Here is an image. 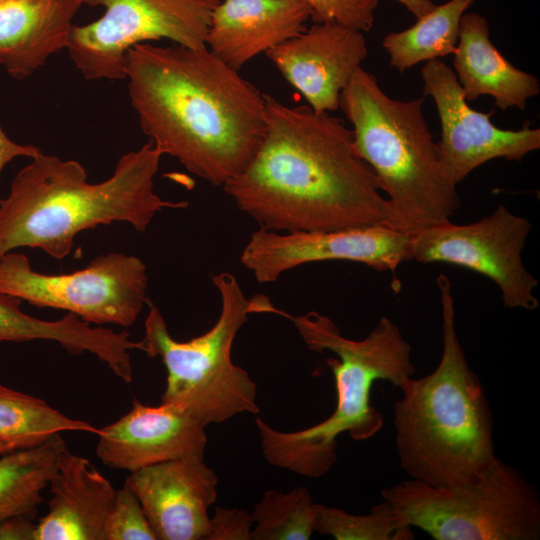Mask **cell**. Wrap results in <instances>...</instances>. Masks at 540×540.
<instances>
[{
	"mask_svg": "<svg viewBox=\"0 0 540 540\" xmlns=\"http://www.w3.org/2000/svg\"><path fill=\"white\" fill-rule=\"evenodd\" d=\"M265 133L222 187L259 228L281 232L390 226L389 204L340 118L265 94Z\"/></svg>",
	"mask_w": 540,
	"mask_h": 540,
	"instance_id": "1",
	"label": "cell"
},
{
	"mask_svg": "<svg viewBox=\"0 0 540 540\" xmlns=\"http://www.w3.org/2000/svg\"><path fill=\"white\" fill-rule=\"evenodd\" d=\"M126 79L144 134L202 180L223 186L256 154L265 94L207 47L137 44Z\"/></svg>",
	"mask_w": 540,
	"mask_h": 540,
	"instance_id": "2",
	"label": "cell"
},
{
	"mask_svg": "<svg viewBox=\"0 0 540 540\" xmlns=\"http://www.w3.org/2000/svg\"><path fill=\"white\" fill-rule=\"evenodd\" d=\"M162 156L149 140L124 154L112 175L99 183H89L75 160L43 153L32 158L0 200V258L29 247L62 259L84 230L126 222L144 232L163 209L186 208V201L165 200L154 191Z\"/></svg>",
	"mask_w": 540,
	"mask_h": 540,
	"instance_id": "3",
	"label": "cell"
},
{
	"mask_svg": "<svg viewBox=\"0 0 540 540\" xmlns=\"http://www.w3.org/2000/svg\"><path fill=\"white\" fill-rule=\"evenodd\" d=\"M256 313H273L290 320L309 350L331 351L327 359L337 393L334 412L322 422L300 431H278L256 418L262 453L273 466L318 478L337 461V438L347 433L363 441L383 426L382 414L371 404L375 381L386 380L397 388L414 376L412 349L400 328L383 316L362 340L349 339L328 316L316 311L292 315L275 307L265 295L254 300Z\"/></svg>",
	"mask_w": 540,
	"mask_h": 540,
	"instance_id": "4",
	"label": "cell"
},
{
	"mask_svg": "<svg viewBox=\"0 0 540 540\" xmlns=\"http://www.w3.org/2000/svg\"><path fill=\"white\" fill-rule=\"evenodd\" d=\"M436 281L441 359L433 372L400 388L393 411L400 467L413 480L448 486L474 480L497 456L492 411L457 334L450 280L440 274Z\"/></svg>",
	"mask_w": 540,
	"mask_h": 540,
	"instance_id": "5",
	"label": "cell"
},
{
	"mask_svg": "<svg viewBox=\"0 0 540 540\" xmlns=\"http://www.w3.org/2000/svg\"><path fill=\"white\" fill-rule=\"evenodd\" d=\"M423 103V98L390 97L361 66L339 101L357 151L386 194L390 226L407 233L450 220L460 207L457 186L441 168Z\"/></svg>",
	"mask_w": 540,
	"mask_h": 540,
	"instance_id": "6",
	"label": "cell"
},
{
	"mask_svg": "<svg viewBox=\"0 0 540 540\" xmlns=\"http://www.w3.org/2000/svg\"><path fill=\"white\" fill-rule=\"evenodd\" d=\"M212 282L221 308L208 331L189 341L175 340L149 300L142 339L144 352L160 357L167 371L162 402L185 409L205 427L240 413L259 412L256 384L231 357L235 337L250 314L249 299L232 273L215 274Z\"/></svg>",
	"mask_w": 540,
	"mask_h": 540,
	"instance_id": "7",
	"label": "cell"
},
{
	"mask_svg": "<svg viewBox=\"0 0 540 540\" xmlns=\"http://www.w3.org/2000/svg\"><path fill=\"white\" fill-rule=\"evenodd\" d=\"M435 540H538L540 497L525 476L498 457L472 481L432 486L413 479L381 491Z\"/></svg>",
	"mask_w": 540,
	"mask_h": 540,
	"instance_id": "8",
	"label": "cell"
},
{
	"mask_svg": "<svg viewBox=\"0 0 540 540\" xmlns=\"http://www.w3.org/2000/svg\"><path fill=\"white\" fill-rule=\"evenodd\" d=\"M145 263L135 255H98L83 269L43 274L22 253L0 258V292L36 307L65 310L95 325L131 326L148 304Z\"/></svg>",
	"mask_w": 540,
	"mask_h": 540,
	"instance_id": "9",
	"label": "cell"
},
{
	"mask_svg": "<svg viewBox=\"0 0 540 540\" xmlns=\"http://www.w3.org/2000/svg\"><path fill=\"white\" fill-rule=\"evenodd\" d=\"M219 0H83L102 6V17L73 24L67 47L88 80L126 78V56L135 45L168 39L188 48L206 46L211 13Z\"/></svg>",
	"mask_w": 540,
	"mask_h": 540,
	"instance_id": "10",
	"label": "cell"
},
{
	"mask_svg": "<svg viewBox=\"0 0 540 540\" xmlns=\"http://www.w3.org/2000/svg\"><path fill=\"white\" fill-rule=\"evenodd\" d=\"M530 221L499 204L488 216L468 224L450 220L410 233V260L464 267L491 279L505 307L535 310L539 282L525 267L522 251Z\"/></svg>",
	"mask_w": 540,
	"mask_h": 540,
	"instance_id": "11",
	"label": "cell"
},
{
	"mask_svg": "<svg viewBox=\"0 0 540 540\" xmlns=\"http://www.w3.org/2000/svg\"><path fill=\"white\" fill-rule=\"evenodd\" d=\"M342 260L395 272L410 261V233L387 224L332 231L281 233L259 228L240 254L259 283H272L300 265Z\"/></svg>",
	"mask_w": 540,
	"mask_h": 540,
	"instance_id": "12",
	"label": "cell"
},
{
	"mask_svg": "<svg viewBox=\"0 0 540 540\" xmlns=\"http://www.w3.org/2000/svg\"><path fill=\"white\" fill-rule=\"evenodd\" d=\"M421 78L424 96L432 97L440 120L439 162L454 185L490 160L521 161L540 148L539 128L501 129L491 121L494 110L470 107L453 69L441 60L426 62Z\"/></svg>",
	"mask_w": 540,
	"mask_h": 540,
	"instance_id": "13",
	"label": "cell"
},
{
	"mask_svg": "<svg viewBox=\"0 0 540 540\" xmlns=\"http://www.w3.org/2000/svg\"><path fill=\"white\" fill-rule=\"evenodd\" d=\"M368 54L362 31L316 22L266 52L287 82L318 112L339 109L340 94Z\"/></svg>",
	"mask_w": 540,
	"mask_h": 540,
	"instance_id": "14",
	"label": "cell"
},
{
	"mask_svg": "<svg viewBox=\"0 0 540 540\" xmlns=\"http://www.w3.org/2000/svg\"><path fill=\"white\" fill-rule=\"evenodd\" d=\"M124 483L139 498L158 540H208L218 478L203 458L151 465L131 472Z\"/></svg>",
	"mask_w": 540,
	"mask_h": 540,
	"instance_id": "15",
	"label": "cell"
},
{
	"mask_svg": "<svg viewBox=\"0 0 540 540\" xmlns=\"http://www.w3.org/2000/svg\"><path fill=\"white\" fill-rule=\"evenodd\" d=\"M96 454L104 465L130 473L161 462L199 457L207 446L205 426L185 409L134 400L129 412L97 434Z\"/></svg>",
	"mask_w": 540,
	"mask_h": 540,
	"instance_id": "16",
	"label": "cell"
},
{
	"mask_svg": "<svg viewBox=\"0 0 540 540\" xmlns=\"http://www.w3.org/2000/svg\"><path fill=\"white\" fill-rule=\"evenodd\" d=\"M312 7L305 0H223L214 7L206 46L239 71L261 53L306 29Z\"/></svg>",
	"mask_w": 540,
	"mask_h": 540,
	"instance_id": "17",
	"label": "cell"
},
{
	"mask_svg": "<svg viewBox=\"0 0 540 540\" xmlns=\"http://www.w3.org/2000/svg\"><path fill=\"white\" fill-rule=\"evenodd\" d=\"M48 488V512L37 522L36 540H104L117 489L87 458L67 448Z\"/></svg>",
	"mask_w": 540,
	"mask_h": 540,
	"instance_id": "18",
	"label": "cell"
},
{
	"mask_svg": "<svg viewBox=\"0 0 540 540\" xmlns=\"http://www.w3.org/2000/svg\"><path fill=\"white\" fill-rule=\"evenodd\" d=\"M83 0H0V66L24 79L66 49Z\"/></svg>",
	"mask_w": 540,
	"mask_h": 540,
	"instance_id": "19",
	"label": "cell"
},
{
	"mask_svg": "<svg viewBox=\"0 0 540 540\" xmlns=\"http://www.w3.org/2000/svg\"><path fill=\"white\" fill-rule=\"evenodd\" d=\"M453 55V71L467 101L489 95L501 110H524L540 93L538 78L512 65L493 45L488 21L479 13L462 16Z\"/></svg>",
	"mask_w": 540,
	"mask_h": 540,
	"instance_id": "20",
	"label": "cell"
},
{
	"mask_svg": "<svg viewBox=\"0 0 540 540\" xmlns=\"http://www.w3.org/2000/svg\"><path fill=\"white\" fill-rule=\"evenodd\" d=\"M22 302L0 292V343L47 340L70 354H93L109 367L121 360L126 348L124 332L91 326L73 313L53 321L35 318L21 309Z\"/></svg>",
	"mask_w": 540,
	"mask_h": 540,
	"instance_id": "21",
	"label": "cell"
},
{
	"mask_svg": "<svg viewBox=\"0 0 540 540\" xmlns=\"http://www.w3.org/2000/svg\"><path fill=\"white\" fill-rule=\"evenodd\" d=\"M67 448L58 433L37 447L0 457V522L16 515L35 519L42 492Z\"/></svg>",
	"mask_w": 540,
	"mask_h": 540,
	"instance_id": "22",
	"label": "cell"
},
{
	"mask_svg": "<svg viewBox=\"0 0 540 540\" xmlns=\"http://www.w3.org/2000/svg\"><path fill=\"white\" fill-rule=\"evenodd\" d=\"M98 434L89 422L71 418L43 399L0 384V455L37 447L55 434Z\"/></svg>",
	"mask_w": 540,
	"mask_h": 540,
	"instance_id": "23",
	"label": "cell"
},
{
	"mask_svg": "<svg viewBox=\"0 0 540 540\" xmlns=\"http://www.w3.org/2000/svg\"><path fill=\"white\" fill-rule=\"evenodd\" d=\"M475 0H449L435 5L406 30L391 32L382 41L389 65L404 72L418 63L454 54L460 20Z\"/></svg>",
	"mask_w": 540,
	"mask_h": 540,
	"instance_id": "24",
	"label": "cell"
},
{
	"mask_svg": "<svg viewBox=\"0 0 540 540\" xmlns=\"http://www.w3.org/2000/svg\"><path fill=\"white\" fill-rule=\"evenodd\" d=\"M314 502L303 486L266 491L251 512L252 540H308L314 531Z\"/></svg>",
	"mask_w": 540,
	"mask_h": 540,
	"instance_id": "25",
	"label": "cell"
},
{
	"mask_svg": "<svg viewBox=\"0 0 540 540\" xmlns=\"http://www.w3.org/2000/svg\"><path fill=\"white\" fill-rule=\"evenodd\" d=\"M314 531L336 540H413L415 534L404 514L383 499L368 514L355 515L314 504Z\"/></svg>",
	"mask_w": 540,
	"mask_h": 540,
	"instance_id": "26",
	"label": "cell"
},
{
	"mask_svg": "<svg viewBox=\"0 0 540 540\" xmlns=\"http://www.w3.org/2000/svg\"><path fill=\"white\" fill-rule=\"evenodd\" d=\"M103 536L104 540H157L139 498L126 483L117 489Z\"/></svg>",
	"mask_w": 540,
	"mask_h": 540,
	"instance_id": "27",
	"label": "cell"
},
{
	"mask_svg": "<svg viewBox=\"0 0 540 540\" xmlns=\"http://www.w3.org/2000/svg\"><path fill=\"white\" fill-rule=\"evenodd\" d=\"M313 10L316 22L335 21L366 32L374 23L379 0H305Z\"/></svg>",
	"mask_w": 540,
	"mask_h": 540,
	"instance_id": "28",
	"label": "cell"
},
{
	"mask_svg": "<svg viewBox=\"0 0 540 540\" xmlns=\"http://www.w3.org/2000/svg\"><path fill=\"white\" fill-rule=\"evenodd\" d=\"M208 540H250L253 520L251 513L236 508H216L210 518Z\"/></svg>",
	"mask_w": 540,
	"mask_h": 540,
	"instance_id": "29",
	"label": "cell"
},
{
	"mask_svg": "<svg viewBox=\"0 0 540 540\" xmlns=\"http://www.w3.org/2000/svg\"><path fill=\"white\" fill-rule=\"evenodd\" d=\"M34 518L16 515L0 522V540H36Z\"/></svg>",
	"mask_w": 540,
	"mask_h": 540,
	"instance_id": "30",
	"label": "cell"
},
{
	"mask_svg": "<svg viewBox=\"0 0 540 540\" xmlns=\"http://www.w3.org/2000/svg\"><path fill=\"white\" fill-rule=\"evenodd\" d=\"M42 153L41 149L31 144H19L10 139L0 126V173L2 169L17 157L30 159Z\"/></svg>",
	"mask_w": 540,
	"mask_h": 540,
	"instance_id": "31",
	"label": "cell"
},
{
	"mask_svg": "<svg viewBox=\"0 0 540 540\" xmlns=\"http://www.w3.org/2000/svg\"><path fill=\"white\" fill-rule=\"evenodd\" d=\"M402 4L416 18L423 16L432 10L435 4L431 0H396Z\"/></svg>",
	"mask_w": 540,
	"mask_h": 540,
	"instance_id": "32",
	"label": "cell"
}]
</instances>
